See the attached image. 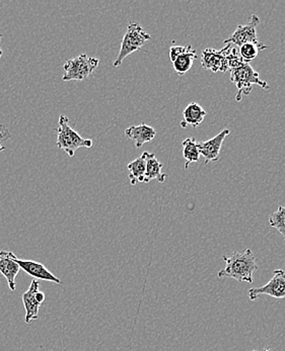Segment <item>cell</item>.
Segmentation results:
<instances>
[{"instance_id": "18", "label": "cell", "mask_w": 285, "mask_h": 351, "mask_svg": "<svg viewBox=\"0 0 285 351\" xmlns=\"http://www.w3.org/2000/svg\"><path fill=\"white\" fill-rule=\"evenodd\" d=\"M183 157L185 161V169H188L189 166L192 163L198 162L200 158L199 149H198V142L194 138H187L183 141Z\"/></svg>"}, {"instance_id": "13", "label": "cell", "mask_w": 285, "mask_h": 351, "mask_svg": "<svg viewBox=\"0 0 285 351\" xmlns=\"http://www.w3.org/2000/svg\"><path fill=\"white\" fill-rule=\"evenodd\" d=\"M125 136L135 143L137 148H141L144 144L152 141L157 136L154 128L146 124L131 125L125 130Z\"/></svg>"}, {"instance_id": "14", "label": "cell", "mask_w": 285, "mask_h": 351, "mask_svg": "<svg viewBox=\"0 0 285 351\" xmlns=\"http://www.w3.org/2000/svg\"><path fill=\"white\" fill-rule=\"evenodd\" d=\"M142 154L146 157V171L144 176V184H148L150 180H157L159 182H163L167 178V174L163 173V165L159 162V159L155 157L154 153L144 152Z\"/></svg>"}, {"instance_id": "4", "label": "cell", "mask_w": 285, "mask_h": 351, "mask_svg": "<svg viewBox=\"0 0 285 351\" xmlns=\"http://www.w3.org/2000/svg\"><path fill=\"white\" fill-rule=\"evenodd\" d=\"M150 39H152V36L146 33L139 23H129L126 33L121 42L120 52H119L116 60L113 63V66L116 68L121 66L126 57H128L132 53L140 50L144 45Z\"/></svg>"}, {"instance_id": "5", "label": "cell", "mask_w": 285, "mask_h": 351, "mask_svg": "<svg viewBox=\"0 0 285 351\" xmlns=\"http://www.w3.org/2000/svg\"><path fill=\"white\" fill-rule=\"evenodd\" d=\"M100 60L93 57H89L87 54H82L73 59L66 61L63 65L65 75L62 76L63 82H84L93 73Z\"/></svg>"}, {"instance_id": "6", "label": "cell", "mask_w": 285, "mask_h": 351, "mask_svg": "<svg viewBox=\"0 0 285 351\" xmlns=\"http://www.w3.org/2000/svg\"><path fill=\"white\" fill-rule=\"evenodd\" d=\"M260 295H270L274 299H285V271L276 269L271 280L261 288L249 289V299L255 301Z\"/></svg>"}, {"instance_id": "20", "label": "cell", "mask_w": 285, "mask_h": 351, "mask_svg": "<svg viewBox=\"0 0 285 351\" xmlns=\"http://www.w3.org/2000/svg\"><path fill=\"white\" fill-rule=\"evenodd\" d=\"M269 225L275 228L285 238V207L280 206L277 210L269 217Z\"/></svg>"}, {"instance_id": "3", "label": "cell", "mask_w": 285, "mask_h": 351, "mask_svg": "<svg viewBox=\"0 0 285 351\" xmlns=\"http://www.w3.org/2000/svg\"><path fill=\"white\" fill-rule=\"evenodd\" d=\"M231 82L237 86L238 93L236 99L242 101V95H249L252 91V85L256 84L262 88L270 89L269 84L261 80L258 72L248 63H242L239 67L231 70Z\"/></svg>"}, {"instance_id": "15", "label": "cell", "mask_w": 285, "mask_h": 351, "mask_svg": "<svg viewBox=\"0 0 285 351\" xmlns=\"http://www.w3.org/2000/svg\"><path fill=\"white\" fill-rule=\"evenodd\" d=\"M205 117V110L199 104H188L183 112L184 120L181 122V127L187 128V125H191L192 128H197L203 123Z\"/></svg>"}, {"instance_id": "7", "label": "cell", "mask_w": 285, "mask_h": 351, "mask_svg": "<svg viewBox=\"0 0 285 351\" xmlns=\"http://www.w3.org/2000/svg\"><path fill=\"white\" fill-rule=\"evenodd\" d=\"M260 23V19L253 14L251 16L250 21L247 25H239L233 32V35L229 39L225 40L223 43L227 44H233L237 47H241L242 45L253 43V44L260 45L262 43L258 41L257 38L256 29Z\"/></svg>"}, {"instance_id": "12", "label": "cell", "mask_w": 285, "mask_h": 351, "mask_svg": "<svg viewBox=\"0 0 285 351\" xmlns=\"http://www.w3.org/2000/svg\"><path fill=\"white\" fill-rule=\"evenodd\" d=\"M39 282L37 280H33L29 289L23 293V303L25 309V323L30 324L33 321L37 320L39 317V310L41 305L36 300V293L39 291Z\"/></svg>"}, {"instance_id": "11", "label": "cell", "mask_w": 285, "mask_h": 351, "mask_svg": "<svg viewBox=\"0 0 285 351\" xmlns=\"http://www.w3.org/2000/svg\"><path fill=\"white\" fill-rule=\"evenodd\" d=\"M14 256L16 254L10 251L0 250V272L5 278L12 291L16 289V278L21 270L20 265L14 261Z\"/></svg>"}, {"instance_id": "17", "label": "cell", "mask_w": 285, "mask_h": 351, "mask_svg": "<svg viewBox=\"0 0 285 351\" xmlns=\"http://www.w3.org/2000/svg\"><path fill=\"white\" fill-rule=\"evenodd\" d=\"M127 169L129 170V180H130L131 186H136L138 182H144L146 171V161L144 155L142 154L135 160L131 161L127 165Z\"/></svg>"}, {"instance_id": "19", "label": "cell", "mask_w": 285, "mask_h": 351, "mask_svg": "<svg viewBox=\"0 0 285 351\" xmlns=\"http://www.w3.org/2000/svg\"><path fill=\"white\" fill-rule=\"evenodd\" d=\"M267 49V46L264 44L256 45L253 43L242 45L240 47V55H241L242 62L250 64L251 61L254 60L258 57L259 52Z\"/></svg>"}, {"instance_id": "2", "label": "cell", "mask_w": 285, "mask_h": 351, "mask_svg": "<svg viewBox=\"0 0 285 351\" xmlns=\"http://www.w3.org/2000/svg\"><path fill=\"white\" fill-rule=\"evenodd\" d=\"M59 127L57 129L56 145L65 151L69 157H73L80 148H91L93 140L84 139L69 125V119L65 114L59 117Z\"/></svg>"}, {"instance_id": "23", "label": "cell", "mask_w": 285, "mask_h": 351, "mask_svg": "<svg viewBox=\"0 0 285 351\" xmlns=\"http://www.w3.org/2000/svg\"><path fill=\"white\" fill-rule=\"evenodd\" d=\"M1 141H3V139H2L1 137H0V152H2V151L5 150V146H3V145L1 144Z\"/></svg>"}, {"instance_id": "25", "label": "cell", "mask_w": 285, "mask_h": 351, "mask_svg": "<svg viewBox=\"0 0 285 351\" xmlns=\"http://www.w3.org/2000/svg\"><path fill=\"white\" fill-rule=\"evenodd\" d=\"M253 351H256V350H253ZM262 351H272V350H269V348H265V350H264Z\"/></svg>"}, {"instance_id": "10", "label": "cell", "mask_w": 285, "mask_h": 351, "mask_svg": "<svg viewBox=\"0 0 285 351\" xmlns=\"http://www.w3.org/2000/svg\"><path fill=\"white\" fill-rule=\"evenodd\" d=\"M14 259L20 265L21 269L32 276L34 280H45V282H54L57 285L61 284V280L55 276L50 270L47 269V267L42 263L33 261H23L16 256H14Z\"/></svg>"}, {"instance_id": "24", "label": "cell", "mask_w": 285, "mask_h": 351, "mask_svg": "<svg viewBox=\"0 0 285 351\" xmlns=\"http://www.w3.org/2000/svg\"><path fill=\"white\" fill-rule=\"evenodd\" d=\"M1 38H2V35H0V59H1L2 54H3V52H2V49H1Z\"/></svg>"}, {"instance_id": "9", "label": "cell", "mask_w": 285, "mask_h": 351, "mask_svg": "<svg viewBox=\"0 0 285 351\" xmlns=\"http://www.w3.org/2000/svg\"><path fill=\"white\" fill-rule=\"evenodd\" d=\"M201 64L204 69L210 70L214 73L229 71L227 48L225 47L220 51L212 48L205 49L202 52Z\"/></svg>"}, {"instance_id": "8", "label": "cell", "mask_w": 285, "mask_h": 351, "mask_svg": "<svg viewBox=\"0 0 285 351\" xmlns=\"http://www.w3.org/2000/svg\"><path fill=\"white\" fill-rule=\"evenodd\" d=\"M229 133L231 131L229 129H225L208 141L198 142L200 156H203L205 165H208L209 162H216L220 159L221 147Z\"/></svg>"}, {"instance_id": "21", "label": "cell", "mask_w": 285, "mask_h": 351, "mask_svg": "<svg viewBox=\"0 0 285 351\" xmlns=\"http://www.w3.org/2000/svg\"><path fill=\"white\" fill-rule=\"evenodd\" d=\"M0 137L3 139V141H5V140L10 139L12 138V135H10V132H8V130L6 129L5 127H4L3 125L0 124Z\"/></svg>"}, {"instance_id": "22", "label": "cell", "mask_w": 285, "mask_h": 351, "mask_svg": "<svg viewBox=\"0 0 285 351\" xmlns=\"http://www.w3.org/2000/svg\"><path fill=\"white\" fill-rule=\"evenodd\" d=\"M36 300H37V302L40 304V305H42V304L44 303L45 293L43 291H38L37 293H36Z\"/></svg>"}, {"instance_id": "1", "label": "cell", "mask_w": 285, "mask_h": 351, "mask_svg": "<svg viewBox=\"0 0 285 351\" xmlns=\"http://www.w3.org/2000/svg\"><path fill=\"white\" fill-rule=\"evenodd\" d=\"M225 263V269L218 271V278H229L239 282L253 284L254 278L253 274L258 269L256 257L251 249H247L244 252H233L231 256L223 255Z\"/></svg>"}, {"instance_id": "16", "label": "cell", "mask_w": 285, "mask_h": 351, "mask_svg": "<svg viewBox=\"0 0 285 351\" xmlns=\"http://www.w3.org/2000/svg\"><path fill=\"white\" fill-rule=\"evenodd\" d=\"M197 51L188 45L184 52L181 53L173 61L174 69L178 75L183 76L192 68L193 62L197 59Z\"/></svg>"}]
</instances>
